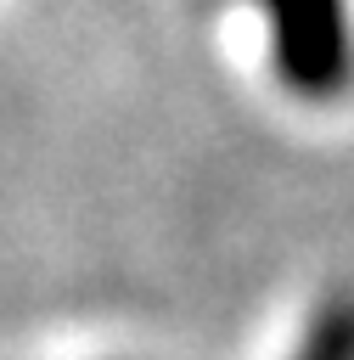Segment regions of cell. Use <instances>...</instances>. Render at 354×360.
Segmentation results:
<instances>
[{"instance_id": "cell-1", "label": "cell", "mask_w": 354, "mask_h": 360, "mask_svg": "<svg viewBox=\"0 0 354 360\" xmlns=\"http://www.w3.org/2000/svg\"><path fill=\"white\" fill-rule=\"evenodd\" d=\"M287 96L320 107L354 84V0H253Z\"/></svg>"}, {"instance_id": "cell-2", "label": "cell", "mask_w": 354, "mask_h": 360, "mask_svg": "<svg viewBox=\"0 0 354 360\" xmlns=\"http://www.w3.org/2000/svg\"><path fill=\"white\" fill-rule=\"evenodd\" d=\"M287 360H354V281L315 298Z\"/></svg>"}]
</instances>
